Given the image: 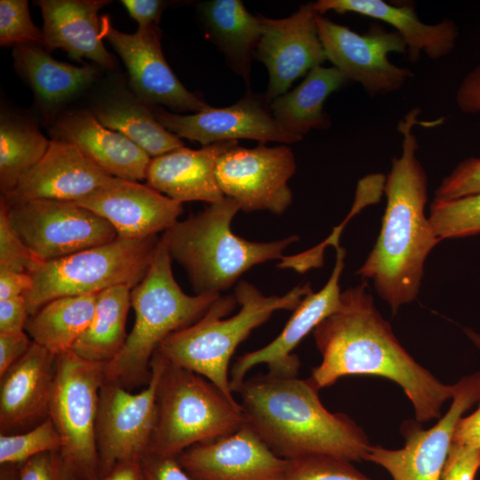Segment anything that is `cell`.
Masks as SVG:
<instances>
[{
    "label": "cell",
    "mask_w": 480,
    "mask_h": 480,
    "mask_svg": "<svg viewBox=\"0 0 480 480\" xmlns=\"http://www.w3.org/2000/svg\"><path fill=\"white\" fill-rule=\"evenodd\" d=\"M313 334L322 361L308 379L318 390L345 376L387 378L402 388L418 422L439 419L443 404L454 395L455 384L441 382L400 344L366 283L342 292L340 308Z\"/></svg>",
    "instance_id": "obj_1"
},
{
    "label": "cell",
    "mask_w": 480,
    "mask_h": 480,
    "mask_svg": "<svg viewBox=\"0 0 480 480\" xmlns=\"http://www.w3.org/2000/svg\"><path fill=\"white\" fill-rule=\"evenodd\" d=\"M420 114L410 109L398 122L401 155L394 157L383 186L387 204L379 236L357 274L373 281L375 290L395 314L420 292L428 253L441 241L425 215L428 176L417 158L414 128Z\"/></svg>",
    "instance_id": "obj_2"
},
{
    "label": "cell",
    "mask_w": 480,
    "mask_h": 480,
    "mask_svg": "<svg viewBox=\"0 0 480 480\" xmlns=\"http://www.w3.org/2000/svg\"><path fill=\"white\" fill-rule=\"evenodd\" d=\"M309 379L270 374L245 380L236 392L246 423L278 456L365 460L372 447L347 414L331 412Z\"/></svg>",
    "instance_id": "obj_3"
},
{
    "label": "cell",
    "mask_w": 480,
    "mask_h": 480,
    "mask_svg": "<svg viewBox=\"0 0 480 480\" xmlns=\"http://www.w3.org/2000/svg\"><path fill=\"white\" fill-rule=\"evenodd\" d=\"M311 292L308 283L282 296H266L252 284L239 281L235 294L220 295L198 321L168 336L156 352L168 363L206 378L236 401L228 368L236 348L274 312L293 311Z\"/></svg>",
    "instance_id": "obj_4"
},
{
    "label": "cell",
    "mask_w": 480,
    "mask_h": 480,
    "mask_svg": "<svg viewBox=\"0 0 480 480\" xmlns=\"http://www.w3.org/2000/svg\"><path fill=\"white\" fill-rule=\"evenodd\" d=\"M240 210L235 199L224 196L164 231L162 239L172 260L186 270L196 294H220L253 266L281 260L284 251L299 240L291 236L259 243L235 235L230 225Z\"/></svg>",
    "instance_id": "obj_5"
},
{
    "label": "cell",
    "mask_w": 480,
    "mask_h": 480,
    "mask_svg": "<svg viewBox=\"0 0 480 480\" xmlns=\"http://www.w3.org/2000/svg\"><path fill=\"white\" fill-rule=\"evenodd\" d=\"M220 296L186 294L173 277L172 258L161 237L146 276L131 291L135 323L121 351L105 365V381L124 387L148 383L161 343L198 321Z\"/></svg>",
    "instance_id": "obj_6"
},
{
    "label": "cell",
    "mask_w": 480,
    "mask_h": 480,
    "mask_svg": "<svg viewBox=\"0 0 480 480\" xmlns=\"http://www.w3.org/2000/svg\"><path fill=\"white\" fill-rule=\"evenodd\" d=\"M156 405L149 453L165 457L178 458L191 446L232 434L246 423L240 403L206 378L165 359Z\"/></svg>",
    "instance_id": "obj_7"
},
{
    "label": "cell",
    "mask_w": 480,
    "mask_h": 480,
    "mask_svg": "<svg viewBox=\"0 0 480 480\" xmlns=\"http://www.w3.org/2000/svg\"><path fill=\"white\" fill-rule=\"evenodd\" d=\"M159 239H116L70 255L40 262L28 274L23 295L29 316L61 297L98 293L116 285L134 288L146 276Z\"/></svg>",
    "instance_id": "obj_8"
},
{
    "label": "cell",
    "mask_w": 480,
    "mask_h": 480,
    "mask_svg": "<svg viewBox=\"0 0 480 480\" xmlns=\"http://www.w3.org/2000/svg\"><path fill=\"white\" fill-rule=\"evenodd\" d=\"M105 365L72 350L56 356L48 417L62 441L60 458L75 480L99 476L95 430Z\"/></svg>",
    "instance_id": "obj_9"
},
{
    "label": "cell",
    "mask_w": 480,
    "mask_h": 480,
    "mask_svg": "<svg viewBox=\"0 0 480 480\" xmlns=\"http://www.w3.org/2000/svg\"><path fill=\"white\" fill-rule=\"evenodd\" d=\"M164 359L155 353L147 387L131 393L124 386L104 381L96 419L99 476L116 465L142 460L149 453L157 421L156 392Z\"/></svg>",
    "instance_id": "obj_10"
},
{
    "label": "cell",
    "mask_w": 480,
    "mask_h": 480,
    "mask_svg": "<svg viewBox=\"0 0 480 480\" xmlns=\"http://www.w3.org/2000/svg\"><path fill=\"white\" fill-rule=\"evenodd\" d=\"M8 219L41 261L60 259L116 239L112 225L73 202L36 199L7 204Z\"/></svg>",
    "instance_id": "obj_11"
},
{
    "label": "cell",
    "mask_w": 480,
    "mask_h": 480,
    "mask_svg": "<svg viewBox=\"0 0 480 480\" xmlns=\"http://www.w3.org/2000/svg\"><path fill=\"white\" fill-rule=\"evenodd\" d=\"M316 26L327 60L348 81L356 82L372 97L400 90L413 73L394 64L391 53L406 54L407 47L395 30L372 24L359 34L317 14Z\"/></svg>",
    "instance_id": "obj_12"
},
{
    "label": "cell",
    "mask_w": 480,
    "mask_h": 480,
    "mask_svg": "<svg viewBox=\"0 0 480 480\" xmlns=\"http://www.w3.org/2000/svg\"><path fill=\"white\" fill-rule=\"evenodd\" d=\"M455 386L449 410L433 427L424 429L405 421L402 448L372 445L365 460L381 466L393 480H441L455 428L463 413L480 401V372L462 377Z\"/></svg>",
    "instance_id": "obj_13"
},
{
    "label": "cell",
    "mask_w": 480,
    "mask_h": 480,
    "mask_svg": "<svg viewBox=\"0 0 480 480\" xmlns=\"http://www.w3.org/2000/svg\"><path fill=\"white\" fill-rule=\"evenodd\" d=\"M296 161L286 145L245 148L238 145L226 151L217 164V179L225 196L235 199L244 212L284 213L291 205L288 186Z\"/></svg>",
    "instance_id": "obj_14"
},
{
    "label": "cell",
    "mask_w": 480,
    "mask_h": 480,
    "mask_svg": "<svg viewBox=\"0 0 480 480\" xmlns=\"http://www.w3.org/2000/svg\"><path fill=\"white\" fill-rule=\"evenodd\" d=\"M101 31L124 61L132 92L149 107L164 105L173 110L199 112L211 106L189 92L168 65L161 46L158 26L124 33L101 16Z\"/></svg>",
    "instance_id": "obj_15"
},
{
    "label": "cell",
    "mask_w": 480,
    "mask_h": 480,
    "mask_svg": "<svg viewBox=\"0 0 480 480\" xmlns=\"http://www.w3.org/2000/svg\"><path fill=\"white\" fill-rule=\"evenodd\" d=\"M152 111L168 131L203 146L240 139L260 143L299 141L276 123L265 95L259 96L250 91L231 106L210 107L192 115L174 114L157 107H152Z\"/></svg>",
    "instance_id": "obj_16"
},
{
    "label": "cell",
    "mask_w": 480,
    "mask_h": 480,
    "mask_svg": "<svg viewBox=\"0 0 480 480\" xmlns=\"http://www.w3.org/2000/svg\"><path fill=\"white\" fill-rule=\"evenodd\" d=\"M314 3L301 4L283 19L261 17L262 35L255 56L267 68L266 99L270 103L292 83L327 60L316 26Z\"/></svg>",
    "instance_id": "obj_17"
},
{
    "label": "cell",
    "mask_w": 480,
    "mask_h": 480,
    "mask_svg": "<svg viewBox=\"0 0 480 480\" xmlns=\"http://www.w3.org/2000/svg\"><path fill=\"white\" fill-rule=\"evenodd\" d=\"M336 261L325 285L318 292L305 296L280 334L270 343L257 350L239 356L230 372V387L236 393L246 373L258 364H266L268 374L279 377H296L300 360L292 354L293 349L326 317L335 313L341 305L340 278L344 268L345 250L335 246Z\"/></svg>",
    "instance_id": "obj_18"
},
{
    "label": "cell",
    "mask_w": 480,
    "mask_h": 480,
    "mask_svg": "<svg viewBox=\"0 0 480 480\" xmlns=\"http://www.w3.org/2000/svg\"><path fill=\"white\" fill-rule=\"evenodd\" d=\"M178 460L193 480H283L291 464L247 423L232 434L191 446Z\"/></svg>",
    "instance_id": "obj_19"
},
{
    "label": "cell",
    "mask_w": 480,
    "mask_h": 480,
    "mask_svg": "<svg viewBox=\"0 0 480 480\" xmlns=\"http://www.w3.org/2000/svg\"><path fill=\"white\" fill-rule=\"evenodd\" d=\"M108 221L125 239H143L166 231L183 206L148 185L113 177L107 184L76 202Z\"/></svg>",
    "instance_id": "obj_20"
},
{
    "label": "cell",
    "mask_w": 480,
    "mask_h": 480,
    "mask_svg": "<svg viewBox=\"0 0 480 480\" xmlns=\"http://www.w3.org/2000/svg\"><path fill=\"white\" fill-rule=\"evenodd\" d=\"M112 178L71 143L52 139L41 160L1 199L7 204L36 199L76 203Z\"/></svg>",
    "instance_id": "obj_21"
},
{
    "label": "cell",
    "mask_w": 480,
    "mask_h": 480,
    "mask_svg": "<svg viewBox=\"0 0 480 480\" xmlns=\"http://www.w3.org/2000/svg\"><path fill=\"white\" fill-rule=\"evenodd\" d=\"M52 139L71 143L108 175L138 181L146 179L151 157L118 132L105 127L90 110L60 113L50 129Z\"/></svg>",
    "instance_id": "obj_22"
},
{
    "label": "cell",
    "mask_w": 480,
    "mask_h": 480,
    "mask_svg": "<svg viewBox=\"0 0 480 480\" xmlns=\"http://www.w3.org/2000/svg\"><path fill=\"white\" fill-rule=\"evenodd\" d=\"M236 145V140H230L203 146L199 149L181 147L153 157L147 169V185L181 204L218 202L225 196L217 179L218 161Z\"/></svg>",
    "instance_id": "obj_23"
},
{
    "label": "cell",
    "mask_w": 480,
    "mask_h": 480,
    "mask_svg": "<svg viewBox=\"0 0 480 480\" xmlns=\"http://www.w3.org/2000/svg\"><path fill=\"white\" fill-rule=\"evenodd\" d=\"M56 356L32 342L27 353L0 376L1 433L47 418Z\"/></svg>",
    "instance_id": "obj_24"
},
{
    "label": "cell",
    "mask_w": 480,
    "mask_h": 480,
    "mask_svg": "<svg viewBox=\"0 0 480 480\" xmlns=\"http://www.w3.org/2000/svg\"><path fill=\"white\" fill-rule=\"evenodd\" d=\"M314 7L320 15L332 11L354 12L387 23L394 28L407 47L409 61L417 62L422 53L431 60L450 54L456 46L459 30L453 20L436 24L420 20L412 4H393L382 0H318Z\"/></svg>",
    "instance_id": "obj_25"
},
{
    "label": "cell",
    "mask_w": 480,
    "mask_h": 480,
    "mask_svg": "<svg viewBox=\"0 0 480 480\" xmlns=\"http://www.w3.org/2000/svg\"><path fill=\"white\" fill-rule=\"evenodd\" d=\"M106 0H39L44 27V47L61 49L76 60L89 59L105 68L114 60L105 48L99 12Z\"/></svg>",
    "instance_id": "obj_26"
},
{
    "label": "cell",
    "mask_w": 480,
    "mask_h": 480,
    "mask_svg": "<svg viewBox=\"0 0 480 480\" xmlns=\"http://www.w3.org/2000/svg\"><path fill=\"white\" fill-rule=\"evenodd\" d=\"M19 75L29 84L42 112L53 121L60 109L87 89L97 76L90 65L81 67L52 58L39 44L13 46Z\"/></svg>",
    "instance_id": "obj_27"
},
{
    "label": "cell",
    "mask_w": 480,
    "mask_h": 480,
    "mask_svg": "<svg viewBox=\"0 0 480 480\" xmlns=\"http://www.w3.org/2000/svg\"><path fill=\"white\" fill-rule=\"evenodd\" d=\"M90 111L105 127L130 139L151 158L184 147L179 136L157 121L152 107L132 90L108 88L95 98Z\"/></svg>",
    "instance_id": "obj_28"
},
{
    "label": "cell",
    "mask_w": 480,
    "mask_h": 480,
    "mask_svg": "<svg viewBox=\"0 0 480 480\" xmlns=\"http://www.w3.org/2000/svg\"><path fill=\"white\" fill-rule=\"evenodd\" d=\"M198 14L207 37L249 84L252 60L262 35L261 17L250 13L240 0L200 3Z\"/></svg>",
    "instance_id": "obj_29"
},
{
    "label": "cell",
    "mask_w": 480,
    "mask_h": 480,
    "mask_svg": "<svg viewBox=\"0 0 480 480\" xmlns=\"http://www.w3.org/2000/svg\"><path fill=\"white\" fill-rule=\"evenodd\" d=\"M347 82L336 68L317 66L295 89L270 102L272 115L283 130L299 140L311 130L327 129L331 120L324 111V102Z\"/></svg>",
    "instance_id": "obj_30"
},
{
    "label": "cell",
    "mask_w": 480,
    "mask_h": 480,
    "mask_svg": "<svg viewBox=\"0 0 480 480\" xmlns=\"http://www.w3.org/2000/svg\"><path fill=\"white\" fill-rule=\"evenodd\" d=\"M98 293L61 297L46 303L28 316L25 331L32 341L54 356L71 350L93 317Z\"/></svg>",
    "instance_id": "obj_31"
},
{
    "label": "cell",
    "mask_w": 480,
    "mask_h": 480,
    "mask_svg": "<svg viewBox=\"0 0 480 480\" xmlns=\"http://www.w3.org/2000/svg\"><path fill=\"white\" fill-rule=\"evenodd\" d=\"M127 285H116L98 293L95 312L72 351L80 357L107 364L123 348L127 335L125 323L131 306Z\"/></svg>",
    "instance_id": "obj_32"
},
{
    "label": "cell",
    "mask_w": 480,
    "mask_h": 480,
    "mask_svg": "<svg viewBox=\"0 0 480 480\" xmlns=\"http://www.w3.org/2000/svg\"><path fill=\"white\" fill-rule=\"evenodd\" d=\"M51 140L32 120L2 109L0 117V189L10 193L44 156Z\"/></svg>",
    "instance_id": "obj_33"
},
{
    "label": "cell",
    "mask_w": 480,
    "mask_h": 480,
    "mask_svg": "<svg viewBox=\"0 0 480 480\" xmlns=\"http://www.w3.org/2000/svg\"><path fill=\"white\" fill-rule=\"evenodd\" d=\"M428 220L440 239L480 233V192L452 200L434 199Z\"/></svg>",
    "instance_id": "obj_34"
},
{
    "label": "cell",
    "mask_w": 480,
    "mask_h": 480,
    "mask_svg": "<svg viewBox=\"0 0 480 480\" xmlns=\"http://www.w3.org/2000/svg\"><path fill=\"white\" fill-rule=\"evenodd\" d=\"M62 446L60 436L51 418L22 434L1 433L0 465L21 464L44 452H58Z\"/></svg>",
    "instance_id": "obj_35"
},
{
    "label": "cell",
    "mask_w": 480,
    "mask_h": 480,
    "mask_svg": "<svg viewBox=\"0 0 480 480\" xmlns=\"http://www.w3.org/2000/svg\"><path fill=\"white\" fill-rule=\"evenodd\" d=\"M23 44L44 46L43 29L32 21L27 0H1L0 44L16 46Z\"/></svg>",
    "instance_id": "obj_36"
},
{
    "label": "cell",
    "mask_w": 480,
    "mask_h": 480,
    "mask_svg": "<svg viewBox=\"0 0 480 480\" xmlns=\"http://www.w3.org/2000/svg\"><path fill=\"white\" fill-rule=\"evenodd\" d=\"M283 480H372L350 461L327 456L291 460Z\"/></svg>",
    "instance_id": "obj_37"
},
{
    "label": "cell",
    "mask_w": 480,
    "mask_h": 480,
    "mask_svg": "<svg viewBox=\"0 0 480 480\" xmlns=\"http://www.w3.org/2000/svg\"><path fill=\"white\" fill-rule=\"evenodd\" d=\"M40 262L12 226L6 208L0 204V268L29 273Z\"/></svg>",
    "instance_id": "obj_38"
},
{
    "label": "cell",
    "mask_w": 480,
    "mask_h": 480,
    "mask_svg": "<svg viewBox=\"0 0 480 480\" xmlns=\"http://www.w3.org/2000/svg\"><path fill=\"white\" fill-rule=\"evenodd\" d=\"M480 192V158L461 161L436 190V199L452 200Z\"/></svg>",
    "instance_id": "obj_39"
},
{
    "label": "cell",
    "mask_w": 480,
    "mask_h": 480,
    "mask_svg": "<svg viewBox=\"0 0 480 480\" xmlns=\"http://www.w3.org/2000/svg\"><path fill=\"white\" fill-rule=\"evenodd\" d=\"M18 480H75L58 452L38 454L19 465Z\"/></svg>",
    "instance_id": "obj_40"
},
{
    "label": "cell",
    "mask_w": 480,
    "mask_h": 480,
    "mask_svg": "<svg viewBox=\"0 0 480 480\" xmlns=\"http://www.w3.org/2000/svg\"><path fill=\"white\" fill-rule=\"evenodd\" d=\"M480 468V448L452 443L441 480H475Z\"/></svg>",
    "instance_id": "obj_41"
},
{
    "label": "cell",
    "mask_w": 480,
    "mask_h": 480,
    "mask_svg": "<svg viewBox=\"0 0 480 480\" xmlns=\"http://www.w3.org/2000/svg\"><path fill=\"white\" fill-rule=\"evenodd\" d=\"M145 480H193L178 458L148 453L142 460Z\"/></svg>",
    "instance_id": "obj_42"
},
{
    "label": "cell",
    "mask_w": 480,
    "mask_h": 480,
    "mask_svg": "<svg viewBox=\"0 0 480 480\" xmlns=\"http://www.w3.org/2000/svg\"><path fill=\"white\" fill-rule=\"evenodd\" d=\"M28 316L23 295L0 300V332H25Z\"/></svg>",
    "instance_id": "obj_43"
},
{
    "label": "cell",
    "mask_w": 480,
    "mask_h": 480,
    "mask_svg": "<svg viewBox=\"0 0 480 480\" xmlns=\"http://www.w3.org/2000/svg\"><path fill=\"white\" fill-rule=\"evenodd\" d=\"M32 342L26 332H0V376L27 353Z\"/></svg>",
    "instance_id": "obj_44"
},
{
    "label": "cell",
    "mask_w": 480,
    "mask_h": 480,
    "mask_svg": "<svg viewBox=\"0 0 480 480\" xmlns=\"http://www.w3.org/2000/svg\"><path fill=\"white\" fill-rule=\"evenodd\" d=\"M121 3L138 23V29L158 26L161 14L169 4L161 0H122Z\"/></svg>",
    "instance_id": "obj_45"
},
{
    "label": "cell",
    "mask_w": 480,
    "mask_h": 480,
    "mask_svg": "<svg viewBox=\"0 0 480 480\" xmlns=\"http://www.w3.org/2000/svg\"><path fill=\"white\" fill-rule=\"evenodd\" d=\"M455 100L463 113H480V65L471 69L460 82Z\"/></svg>",
    "instance_id": "obj_46"
},
{
    "label": "cell",
    "mask_w": 480,
    "mask_h": 480,
    "mask_svg": "<svg viewBox=\"0 0 480 480\" xmlns=\"http://www.w3.org/2000/svg\"><path fill=\"white\" fill-rule=\"evenodd\" d=\"M32 284L28 273L0 268V300L22 296Z\"/></svg>",
    "instance_id": "obj_47"
},
{
    "label": "cell",
    "mask_w": 480,
    "mask_h": 480,
    "mask_svg": "<svg viewBox=\"0 0 480 480\" xmlns=\"http://www.w3.org/2000/svg\"><path fill=\"white\" fill-rule=\"evenodd\" d=\"M452 443L480 448V403L473 413L459 420Z\"/></svg>",
    "instance_id": "obj_48"
},
{
    "label": "cell",
    "mask_w": 480,
    "mask_h": 480,
    "mask_svg": "<svg viewBox=\"0 0 480 480\" xmlns=\"http://www.w3.org/2000/svg\"><path fill=\"white\" fill-rule=\"evenodd\" d=\"M92 480H145L142 461H125L116 465L108 474Z\"/></svg>",
    "instance_id": "obj_49"
},
{
    "label": "cell",
    "mask_w": 480,
    "mask_h": 480,
    "mask_svg": "<svg viewBox=\"0 0 480 480\" xmlns=\"http://www.w3.org/2000/svg\"><path fill=\"white\" fill-rule=\"evenodd\" d=\"M19 465L18 464L1 465L0 480H18Z\"/></svg>",
    "instance_id": "obj_50"
},
{
    "label": "cell",
    "mask_w": 480,
    "mask_h": 480,
    "mask_svg": "<svg viewBox=\"0 0 480 480\" xmlns=\"http://www.w3.org/2000/svg\"><path fill=\"white\" fill-rule=\"evenodd\" d=\"M472 340L480 348V334L474 333L472 332L468 333Z\"/></svg>",
    "instance_id": "obj_51"
}]
</instances>
